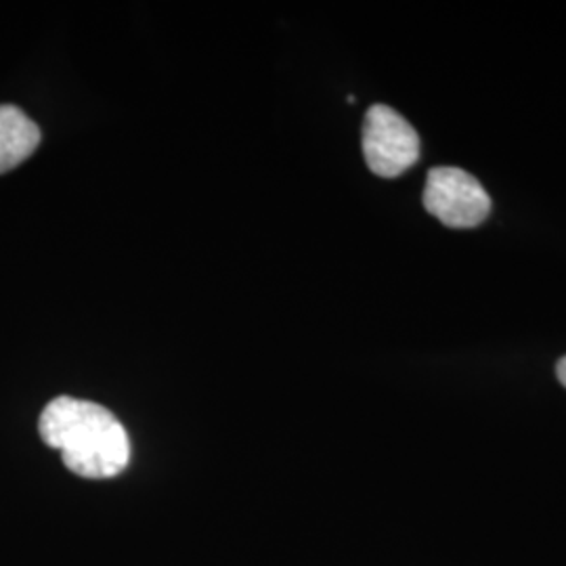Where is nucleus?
<instances>
[{
	"label": "nucleus",
	"mask_w": 566,
	"mask_h": 566,
	"mask_svg": "<svg viewBox=\"0 0 566 566\" xmlns=\"http://www.w3.org/2000/svg\"><path fill=\"white\" fill-rule=\"evenodd\" d=\"M41 439L61 451L63 464L82 479L118 476L130 460V439L120 420L93 401L57 397L42 409Z\"/></svg>",
	"instance_id": "nucleus-1"
},
{
	"label": "nucleus",
	"mask_w": 566,
	"mask_h": 566,
	"mask_svg": "<svg viewBox=\"0 0 566 566\" xmlns=\"http://www.w3.org/2000/svg\"><path fill=\"white\" fill-rule=\"evenodd\" d=\"M364 156L378 177H401L420 158V137L403 116L388 105H371L364 120Z\"/></svg>",
	"instance_id": "nucleus-2"
},
{
	"label": "nucleus",
	"mask_w": 566,
	"mask_h": 566,
	"mask_svg": "<svg viewBox=\"0 0 566 566\" xmlns=\"http://www.w3.org/2000/svg\"><path fill=\"white\" fill-rule=\"evenodd\" d=\"M424 208L451 229H472L491 212V198L485 187L470 172L453 166H439L428 172Z\"/></svg>",
	"instance_id": "nucleus-3"
},
{
	"label": "nucleus",
	"mask_w": 566,
	"mask_h": 566,
	"mask_svg": "<svg viewBox=\"0 0 566 566\" xmlns=\"http://www.w3.org/2000/svg\"><path fill=\"white\" fill-rule=\"evenodd\" d=\"M41 143L39 124L15 105H0V175L28 160Z\"/></svg>",
	"instance_id": "nucleus-4"
},
{
	"label": "nucleus",
	"mask_w": 566,
	"mask_h": 566,
	"mask_svg": "<svg viewBox=\"0 0 566 566\" xmlns=\"http://www.w3.org/2000/svg\"><path fill=\"white\" fill-rule=\"evenodd\" d=\"M556 376H558V380H560V385L566 388V357H563L558 365H556Z\"/></svg>",
	"instance_id": "nucleus-5"
}]
</instances>
